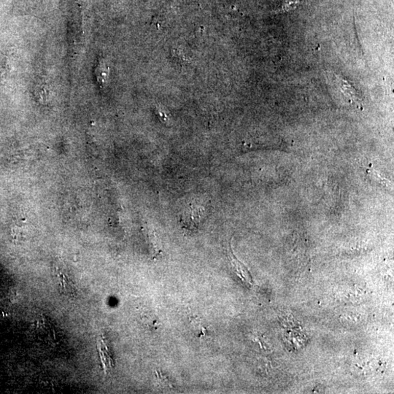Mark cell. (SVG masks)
<instances>
[{
  "label": "cell",
  "instance_id": "obj_1",
  "mask_svg": "<svg viewBox=\"0 0 394 394\" xmlns=\"http://www.w3.org/2000/svg\"><path fill=\"white\" fill-rule=\"evenodd\" d=\"M229 255L230 260L231 261V263H232L233 265H234L237 274L240 276L242 279L245 280V281L250 284V283H251V280H250L251 278H250L248 271H247V269L246 268V267H245L241 262H239V261L236 259L232 250H231V248H230Z\"/></svg>",
  "mask_w": 394,
  "mask_h": 394
},
{
  "label": "cell",
  "instance_id": "obj_2",
  "mask_svg": "<svg viewBox=\"0 0 394 394\" xmlns=\"http://www.w3.org/2000/svg\"><path fill=\"white\" fill-rule=\"evenodd\" d=\"M341 319L346 323H357L360 320L359 316H356V315L353 314L344 315V316H342Z\"/></svg>",
  "mask_w": 394,
  "mask_h": 394
}]
</instances>
